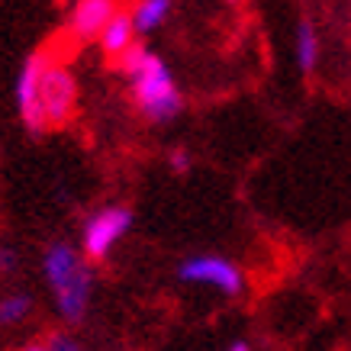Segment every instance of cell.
Returning a JSON list of instances; mask_svg holds the SVG:
<instances>
[{"label": "cell", "instance_id": "4", "mask_svg": "<svg viewBox=\"0 0 351 351\" xmlns=\"http://www.w3.org/2000/svg\"><path fill=\"white\" fill-rule=\"evenodd\" d=\"M132 229V210L129 206H104L97 213L87 216L84 229H81V255L87 261H104L113 252L119 239H126Z\"/></svg>", "mask_w": 351, "mask_h": 351}, {"label": "cell", "instance_id": "13", "mask_svg": "<svg viewBox=\"0 0 351 351\" xmlns=\"http://www.w3.org/2000/svg\"><path fill=\"white\" fill-rule=\"evenodd\" d=\"M45 348L49 351H84V345H81L71 332H52L49 341H45Z\"/></svg>", "mask_w": 351, "mask_h": 351}, {"label": "cell", "instance_id": "18", "mask_svg": "<svg viewBox=\"0 0 351 351\" xmlns=\"http://www.w3.org/2000/svg\"><path fill=\"white\" fill-rule=\"evenodd\" d=\"M229 3H235V0H229Z\"/></svg>", "mask_w": 351, "mask_h": 351}, {"label": "cell", "instance_id": "11", "mask_svg": "<svg viewBox=\"0 0 351 351\" xmlns=\"http://www.w3.org/2000/svg\"><path fill=\"white\" fill-rule=\"evenodd\" d=\"M171 13V0H138L132 7V23H136V32L145 36V32H155L161 23L168 20Z\"/></svg>", "mask_w": 351, "mask_h": 351}, {"label": "cell", "instance_id": "8", "mask_svg": "<svg viewBox=\"0 0 351 351\" xmlns=\"http://www.w3.org/2000/svg\"><path fill=\"white\" fill-rule=\"evenodd\" d=\"M136 23H132V10H119L113 20H110V26L104 32H100V49H104V55L107 58H113L117 62L119 55L126 52V49H132L136 45Z\"/></svg>", "mask_w": 351, "mask_h": 351}, {"label": "cell", "instance_id": "12", "mask_svg": "<svg viewBox=\"0 0 351 351\" xmlns=\"http://www.w3.org/2000/svg\"><path fill=\"white\" fill-rule=\"evenodd\" d=\"M149 58H152L149 49H145L142 43H136L132 49H126V52L117 58V68H119V71H123L126 77H136L138 71H142V68L149 64Z\"/></svg>", "mask_w": 351, "mask_h": 351}, {"label": "cell", "instance_id": "9", "mask_svg": "<svg viewBox=\"0 0 351 351\" xmlns=\"http://www.w3.org/2000/svg\"><path fill=\"white\" fill-rule=\"evenodd\" d=\"M297 64L303 75L316 71V64H319V32L306 16L297 23Z\"/></svg>", "mask_w": 351, "mask_h": 351}, {"label": "cell", "instance_id": "5", "mask_svg": "<svg viewBox=\"0 0 351 351\" xmlns=\"http://www.w3.org/2000/svg\"><path fill=\"white\" fill-rule=\"evenodd\" d=\"M178 280L184 284H200V287H213L223 297H239L245 290L242 267L223 255H191L178 265Z\"/></svg>", "mask_w": 351, "mask_h": 351}, {"label": "cell", "instance_id": "7", "mask_svg": "<svg viewBox=\"0 0 351 351\" xmlns=\"http://www.w3.org/2000/svg\"><path fill=\"white\" fill-rule=\"evenodd\" d=\"M119 13V0H77L71 10V32L77 39H100V32L110 26V20Z\"/></svg>", "mask_w": 351, "mask_h": 351}, {"label": "cell", "instance_id": "17", "mask_svg": "<svg viewBox=\"0 0 351 351\" xmlns=\"http://www.w3.org/2000/svg\"><path fill=\"white\" fill-rule=\"evenodd\" d=\"M20 351H49V348H45V345H39V341H36V345H26V348H20Z\"/></svg>", "mask_w": 351, "mask_h": 351}, {"label": "cell", "instance_id": "16", "mask_svg": "<svg viewBox=\"0 0 351 351\" xmlns=\"http://www.w3.org/2000/svg\"><path fill=\"white\" fill-rule=\"evenodd\" d=\"M226 351H252V345H248V341H232Z\"/></svg>", "mask_w": 351, "mask_h": 351}, {"label": "cell", "instance_id": "14", "mask_svg": "<svg viewBox=\"0 0 351 351\" xmlns=\"http://www.w3.org/2000/svg\"><path fill=\"white\" fill-rule=\"evenodd\" d=\"M168 165H171V171H174V174H187V171L193 168V158H191V152H187V149H174L168 155Z\"/></svg>", "mask_w": 351, "mask_h": 351}, {"label": "cell", "instance_id": "2", "mask_svg": "<svg viewBox=\"0 0 351 351\" xmlns=\"http://www.w3.org/2000/svg\"><path fill=\"white\" fill-rule=\"evenodd\" d=\"M132 100L142 117H149L152 123H168L181 113L184 97L171 77V68L165 64V58L152 52L149 64L132 77Z\"/></svg>", "mask_w": 351, "mask_h": 351}, {"label": "cell", "instance_id": "1", "mask_svg": "<svg viewBox=\"0 0 351 351\" xmlns=\"http://www.w3.org/2000/svg\"><path fill=\"white\" fill-rule=\"evenodd\" d=\"M43 277L52 290L58 316L68 326L84 322L94 293V274L87 267V258L68 242H52L43 252Z\"/></svg>", "mask_w": 351, "mask_h": 351}, {"label": "cell", "instance_id": "3", "mask_svg": "<svg viewBox=\"0 0 351 351\" xmlns=\"http://www.w3.org/2000/svg\"><path fill=\"white\" fill-rule=\"evenodd\" d=\"M49 64H52V58H49L45 49L26 55L20 75H16V87H13L23 126L29 129V132H36V136H39L43 129H49L45 110H43V77H45V68H49Z\"/></svg>", "mask_w": 351, "mask_h": 351}, {"label": "cell", "instance_id": "15", "mask_svg": "<svg viewBox=\"0 0 351 351\" xmlns=\"http://www.w3.org/2000/svg\"><path fill=\"white\" fill-rule=\"evenodd\" d=\"M16 267H20V255L7 245H0V277H10Z\"/></svg>", "mask_w": 351, "mask_h": 351}, {"label": "cell", "instance_id": "6", "mask_svg": "<svg viewBox=\"0 0 351 351\" xmlns=\"http://www.w3.org/2000/svg\"><path fill=\"white\" fill-rule=\"evenodd\" d=\"M43 110L45 123L52 129H62L71 123L77 110V81L64 64H49L43 77Z\"/></svg>", "mask_w": 351, "mask_h": 351}, {"label": "cell", "instance_id": "10", "mask_svg": "<svg viewBox=\"0 0 351 351\" xmlns=\"http://www.w3.org/2000/svg\"><path fill=\"white\" fill-rule=\"evenodd\" d=\"M32 306H36V300H32V293H26V290L3 293V297H0V329L23 326V322L32 316Z\"/></svg>", "mask_w": 351, "mask_h": 351}]
</instances>
